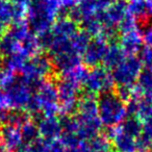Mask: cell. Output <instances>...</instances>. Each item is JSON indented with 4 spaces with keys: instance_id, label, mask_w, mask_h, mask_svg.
Here are the masks:
<instances>
[{
    "instance_id": "1",
    "label": "cell",
    "mask_w": 152,
    "mask_h": 152,
    "mask_svg": "<svg viewBox=\"0 0 152 152\" xmlns=\"http://www.w3.org/2000/svg\"><path fill=\"white\" fill-rule=\"evenodd\" d=\"M98 115L106 125L116 124L125 114V105L122 98L112 92L101 93L97 103Z\"/></svg>"
},
{
    "instance_id": "2",
    "label": "cell",
    "mask_w": 152,
    "mask_h": 152,
    "mask_svg": "<svg viewBox=\"0 0 152 152\" xmlns=\"http://www.w3.org/2000/svg\"><path fill=\"white\" fill-rule=\"evenodd\" d=\"M140 61L131 58L123 63L119 67L116 68L114 77L117 83L122 86L123 88L128 89L130 85H132L142 71Z\"/></svg>"
},
{
    "instance_id": "3",
    "label": "cell",
    "mask_w": 152,
    "mask_h": 152,
    "mask_svg": "<svg viewBox=\"0 0 152 152\" xmlns=\"http://www.w3.org/2000/svg\"><path fill=\"white\" fill-rule=\"evenodd\" d=\"M87 83L88 88L91 91H98L104 93V92L110 91L112 87V79L110 75L106 73V71L97 68L88 75Z\"/></svg>"
},
{
    "instance_id": "4",
    "label": "cell",
    "mask_w": 152,
    "mask_h": 152,
    "mask_svg": "<svg viewBox=\"0 0 152 152\" xmlns=\"http://www.w3.org/2000/svg\"><path fill=\"white\" fill-rule=\"evenodd\" d=\"M1 137H2L3 141L5 142V145L10 149H14L17 147L20 143L22 142V134L16 126H7L4 130L1 132Z\"/></svg>"
},
{
    "instance_id": "5",
    "label": "cell",
    "mask_w": 152,
    "mask_h": 152,
    "mask_svg": "<svg viewBox=\"0 0 152 152\" xmlns=\"http://www.w3.org/2000/svg\"><path fill=\"white\" fill-rule=\"evenodd\" d=\"M116 146L120 152H134L137 149V140L127 133H119L116 139Z\"/></svg>"
},
{
    "instance_id": "6",
    "label": "cell",
    "mask_w": 152,
    "mask_h": 152,
    "mask_svg": "<svg viewBox=\"0 0 152 152\" xmlns=\"http://www.w3.org/2000/svg\"><path fill=\"white\" fill-rule=\"evenodd\" d=\"M139 88L145 97L152 98V71L148 68L141 71L137 78Z\"/></svg>"
},
{
    "instance_id": "7",
    "label": "cell",
    "mask_w": 152,
    "mask_h": 152,
    "mask_svg": "<svg viewBox=\"0 0 152 152\" xmlns=\"http://www.w3.org/2000/svg\"><path fill=\"white\" fill-rule=\"evenodd\" d=\"M59 129H61L59 128V124L53 119H47V120L43 121L40 126V131L47 139L54 137L59 132Z\"/></svg>"
},
{
    "instance_id": "8",
    "label": "cell",
    "mask_w": 152,
    "mask_h": 152,
    "mask_svg": "<svg viewBox=\"0 0 152 152\" xmlns=\"http://www.w3.org/2000/svg\"><path fill=\"white\" fill-rule=\"evenodd\" d=\"M140 152H145V151H140Z\"/></svg>"
}]
</instances>
